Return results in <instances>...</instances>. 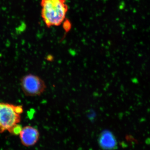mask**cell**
Listing matches in <instances>:
<instances>
[{
	"instance_id": "6da1fadb",
	"label": "cell",
	"mask_w": 150,
	"mask_h": 150,
	"mask_svg": "<svg viewBox=\"0 0 150 150\" xmlns=\"http://www.w3.org/2000/svg\"><path fill=\"white\" fill-rule=\"evenodd\" d=\"M66 0H41V16L48 28L61 25L68 11Z\"/></svg>"
},
{
	"instance_id": "7a4b0ae2",
	"label": "cell",
	"mask_w": 150,
	"mask_h": 150,
	"mask_svg": "<svg viewBox=\"0 0 150 150\" xmlns=\"http://www.w3.org/2000/svg\"><path fill=\"white\" fill-rule=\"evenodd\" d=\"M23 111V105L0 102V133L7 131L11 134L21 122Z\"/></svg>"
},
{
	"instance_id": "3957f363",
	"label": "cell",
	"mask_w": 150,
	"mask_h": 150,
	"mask_svg": "<svg viewBox=\"0 0 150 150\" xmlns=\"http://www.w3.org/2000/svg\"><path fill=\"white\" fill-rule=\"evenodd\" d=\"M20 85L22 90L27 96L41 95L46 88V83L43 79L31 74L25 75L21 78Z\"/></svg>"
},
{
	"instance_id": "277c9868",
	"label": "cell",
	"mask_w": 150,
	"mask_h": 150,
	"mask_svg": "<svg viewBox=\"0 0 150 150\" xmlns=\"http://www.w3.org/2000/svg\"><path fill=\"white\" fill-rule=\"evenodd\" d=\"M19 135L21 143L26 147L35 145L39 140L40 136L38 130L30 126L22 128Z\"/></svg>"
},
{
	"instance_id": "5b68a950",
	"label": "cell",
	"mask_w": 150,
	"mask_h": 150,
	"mask_svg": "<svg viewBox=\"0 0 150 150\" xmlns=\"http://www.w3.org/2000/svg\"><path fill=\"white\" fill-rule=\"evenodd\" d=\"M98 143L100 147L105 150H111L116 149L117 141L114 135L110 131L105 130L100 135Z\"/></svg>"
}]
</instances>
